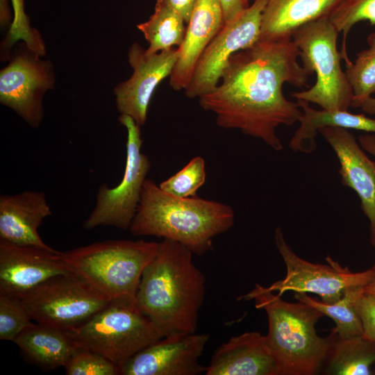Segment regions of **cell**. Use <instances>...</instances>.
I'll return each mask as SVG.
<instances>
[{"label":"cell","mask_w":375,"mask_h":375,"mask_svg":"<svg viewBox=\"0 0 375 375\" xmlns=\"http://www.w3.org/2000/svg\"><path fill=\"white\" fill-rule=\"evenodd\" d=\"M21 299L33 322L64 331L80 326L110 301L73 272L47 279Z\"/></svg>","instance_id":"cell-9"},{"label":"cell","mask_w":375,"mask_h":375,"mask_svg":"<svg viewBox=\"0 0 375 375\" xmlns=\"http://www.w3.org/2000/svg\"><path fill=\"white\" fill-rule=\"evenodd\" d=\"M178 55L175 48L150 54L140 44H131L128 61L133 73L113 90L120 115L131 117L140 126L144 125L153 93L160 82L172 74Z\"/></svg>","instance_id":"cell-13"},{"label":"cell","mask_w":375,"mask_h":375,"mask_svg":"<svg viewBox=\"0 0 375 375\" xmlns=\"http://www.w3.org/2000/svg\"><path fill=\"white\" fill-rule=\"evenodd\" d=\"M206 375H281L265 335L246 332L231 338L215 351Z\"/></svg>","instance_id":"cell-18"},{"label":"cell","mask_w":375,"mask_h":375,"mask_svg":"<svg viewBox=\"0 0 375 375\" xmlns=\"http://www.w3.org/2000/svg\"><path fill=\"white\" fill-rule=\"evenodd\" d=\"M67 375H117L120 368L103 356L77 347L65 367Z\"/></svg>","instance_id":"cell-31"},{"label":"cell","mask_w":375,"mask_h":375,"mask_svg":"<svg viewBox=\"0 0 375 375\" xmlns=\"http://www.w3.org/2000/svg\"><path fill=\"white\" fill-rule=\"evenodd\" d=\"M188 22L199 0H162Z\"/></svg>","instance_id":"cell-34"},{"label":"cell","mask_w":375,"mask_h":375,"mask_svg":"<svg viewBox=\"0 0 375 375\" xmlns=\"http://www.w3.org/2000/svg\"><path fill=\"white\" fill-rule=\"evenodd\" d=\"M361 110L371 115H375V98L369 97L364 100L359 106Z\"/></svg>","instance_id":"cell-37"},{"label":"cell","mask_w":375,"mask_h":375,"mask_svg":"<svg viewBox=\"0 0 375 375\" xmlns=\"http://www.w3.org/2000/svg\"><path fill=\"white\" fill-rule=\"evenodd\" d=\"M51 215L42 192L26 190L0 196V240L10 243L53 249L38 234L43 220Z\"/></svg>","instance_id":"cell-19"},{"label":"cell","mask_w":375,"mask_h":375,"mask_svg":"<svg viewBox=\"0 0 375 375\" xmlns=\"http://www.w3.org/2000/svg\"><path fill=\"white\" fill-rule=\"evenodd\" d=\"M363 292L375 297V278L363 287Z\"/></svg>","instance_id":"cell-38"},{"label":"cell","mask_w":375,"mask_h":375,"mask_svg":"<svg viewBox=\"0 0 375 375\" xmlns=\"http://www.w3.org/2000/svg\"><path fill=\"white\" fill-rule=\"evenodd\" d=\"M11 6V0H0V26L3 30L8 31L12 24Z\"/></svg>","instance_id":"cell-35"},{"label":"cell","mask_w":375,"mask_h":375,"mask_svg":"<svg viewBox=\"0 0 375 375\" xmlns=\"http://www.w3.org/2000/svg\"><path fill=\"white\" fill-rule=\"evenodd\" d=\"M118 121L127 131L124 175L117 186L110 188L103 184L99 188L95 206L83 222V226L86 230L99 226H109L124 231L129 229L151 167L149 157L141 151L143 143L141 126L126 115H120Z\"/></svg>","instance_id":"cell-8"},{"label":"cell","mask_w":375,"mask_h":375,"mask_svg":"<svg viewBox=\"0 0 375 375\" xmlns=\"http://www.w3.org/2000/svg\"><path fill=\"white\" fill-rule=\"evenodd\" d=\"M33 322L22 299L0 294V340L13 342Z\"/></svg>","instance_id":"cell-30"},{"label":"cell","mask_w":375,"mask_h":375,"mask_svg":"<svg viewBox=\"0 0 375 375\" xmlns=\"http://www.w3.org/2000/svg\"><path fill=\"white\" fill-rule=\"evenodd\" d=\"M362 291L363 287L349 288L338 301L333 303L317 301L303 292H296L294 298L331 318L335 323V327L332 331L339 337L363 336V326L356 306L357 299Z\"/></svg>","instance_id":"cell-25"},{"label":"cell","mask_w":375,"mask_h":375,"mask_svg":"<svg viewBox=\"0 0 375 375\" xmlns=\"http://www.w3.org/2000/svg\"><path fill=\"white\" fill-rule=\"evenodd\" d=\"M268 0L254 2L224 26L199 60L192 79L184 90L188 98H199L219 83L231 57L260 39L264 8Z\"/></svg>","instance_id":"cell-12"},{"label":"cell","mask_w":375,"mask_h":375,"mask_svg":"<svg viewBox=\"0 0 375 375\" xmlns=\"http://www.w3.org/2000/svg\"><path fill=\"white\" fill-rule=\"evenodd\" d=\"M342 0H268L262 16L260 40L292 38L301 26L328 18Z\"/></svg>","instance_id":"cell-20"},{"label":"cell","mask_w":375,"mask_h":375,"mask_svg":"<svg viewBox=\"0 0 375 375\" xmlns=\"http://www.w3.org/2000/svg\"><path fill=\"white\" fill-rule=\"evenodd\" d=\"M240 299H253L257 308L266 311L269 330L265 338L281 375L322 372L331 342V335L321 338L315 330V324L324 316L322 312L299 301L287 302L260 284Z\"/></svg>","instance_id":"cell-4"},{"label":"cell","mask_w":375,"mask_h":375,"mask_svg":"<svg viewBox=\"0 0 375 375\" xmlns=\"http://www.w3.org/2000/svg\"><path fill=\"white\" fill-rule=\"evenodd\" d=\"M55 83L52 62L42 59L22 42L0 70V103L30 126L38 128L44 117V96L53 89Z\"/></svg>","instance_id":"cell-11"},{"label":"cell","mask_w":375,"mask_h":375,"mask_svg":"<svg viewBox=\"0 0 375 375\" xmlns=\"http://www.w3.org/2000/svg\"><path fill=\"white\" fill-rule=\"evenodd\" d=\"M208 333L165 336L145 347L122 367V375H197L206 372L199 362Z\"/></svg>","instance_id":"cell-14"},{"label":"cell","mask_w":375,"mask_h":375,"mask_svg":"<svg viewBox=\"0 0 375 375\" xmlns=\"http://www.w3.org/2000/svg\"><path fill=\"white\" fill-rule=\"evenodd\" d=\"M224 15V23L231 20L247 8L249 0H219Z\"/></svg>","instance_id":"cell-33"},{"label":"cell","mask_w":375,"mask_h":375,"mask_svg":"<svg viewBox=\"0 0 375 375\" xmlns=\"http://www.w3.org/2000/svg\"><path fill=\"white\" fill-rule=\"evenodd\" d=\"M159 242L109 240L62 252L72 272L108 299L135 302L142 272Z\"/></svg>","instance_id":"cell-5"},{"label":"cell","mask_w":375,"mask_h":375,"mask_svg":"<svg viewBox=\"0 0 375 375\" xmlns=\"http://www.w3.org/2000/svg\"><path fill=\"white\" fill-rule=\"evenodd\" d=\"M302 115L299 126L291 138L289 147L297 152L310 153L317 148L315 138L324 127H340L362 131L375 134V119L362 114H353L348 110H317L309 102L297 99Z\"/></svg>","instance_id":"cell-22"},{"label":"cell","mask_w":375,"mask_h":375,"mask_svg":"<svg viewBox=\"0 0 375 375\" xmlns=\"http://www.w3.org/2000/svg\"><path fill=\"white\" fill-rule=\"evenodd\" d=\"M372 372H373V374H375V367L373 368Z\"/></svg>","instance_id":"cell-40"},{"label":"cell","mask_w":375,"mask_h":375,"mask_svg":"<svg viewBox=\"0 0 375 375\" xmlns=\"http://www.w3.org/2000/svg\"><path fill=\"white\" fill-rule=\"evenodd\" d=\"M206 164L201 156L192 158L185 167L158 185L166 193L181 198L196 197L205 183Z\"/></svg>","instance_id":"cell-29"},{"label":"cell","mask_w":375,"mask_h":375,"mask_svg":"<svg viewBox=\"0 0 375 375\" xmlns=\"http://www.w3.org/2000/svg\"><path fill=\"white\" fill-rule=\"evenodd\" d=\"M25 1L11 0L13 22L1 43V60L3 61L9 60L11 49L18 42H23L28 49L41 57L47 53L41 33L31 25L25 11Z\"/></svg>","instance_id":"cell-27"},{"label":"cell","mask_w":375,"mask_h":375,"mask_svg":"<svg viewBox=\"0 0 375 375\" xmlns=\"http://www.w3.org/2000/svg\"><path fill=\"white\" fill-rule=\"evenodd\" d=\"M331 346L326 358L324 374L333 375H370L375 365V342L363 336L339 337L330 334Z\"/></svg>","instance_id":"cell-23"},{"label":"cell","mask_w":375,"mask_h":375,"mask_svg":"<svg viewBox=\"0 0 375 375\" xmlns=\"http://www.w3.org/2000/svg\"><path fill=\"white\" fill-rule=\"evenodd\" d=\"M193 255L183 244L163 239L142 272L136 306L165 336L196 331L206 278Z\"/></svg>","instance_id":"cell-2"},{"label":"cell","mask_w":375,"mask_h":375,"mask_svg":"<svg viewBox=\"0 0 375 375\" xmlns=\"http://www.w3.org/2000/svg\"><path fill=\"white\" fill-rule=\"evenodd\" d=\"M335 152L344 185L356 192L370 224V240L375 241V161L372 160L349 129L324 127L319 130Z\"/></svg>","instance_id":"cell-16"},{"label":"cell","mask_w":375,"mask_h":375,"mask_svg":"<svg viewBox=\"0 0 375 375\" xmlns=\"http://www.w3.org/2000/svg\"><path fill=\"white\" fill-rule=\"evenodd\" d=\"M234 222L231 206L198 196L174 197L147 178L128 230L134 235L177 242L201 256L211 249L213 238L229 231Z\"/></svg>","instance_id":"cell-3"},{"label":"cell","mask_w":375,"mask_h":375,"mask_svg":"<svg viewBox=\"0 0 375 375\" xmlns=\"http://www.w3.org/2000/svg\"><path fill=\"white\" fill-rule=\"evenodd\" d=\"M13 342L28 361L47 370L65 367L77 349L64 331L38 323L22 332Z\"/></svg>","instance_id":"cell-21"},{"label":"cell","mask_w":375,"mask_h":375,"mask_svg":"<svg viewBox=\"0 0 375 375\" xmlns=\"http://www.w3.org/2000/svg\"><path fill=\"white\" fill-rule=\"evenodd\" d=\"M184 19L162 0H157L153 13L148 20L137 24L138 29L149 43L146 49L153 54L179 47L186 28Z\"/></svg>","instance_id":"cell-24"},{"label":"cell","mask_w":375,"mask_h":375,"mask_svg":"<svg viewBox=\"0 0 375 375\" xmlns=\"http://www.w3.org/2000/svg\"><path fill=\"white\" fill-rule=\"evenodd\" d=\"M358 140L361 147L375 158V134L361 135Z\"/></svg>","instance_id":"cell-36"},{"label":"cell","mask_w":375,"mask_h":375,"mask_svg":"<svg viewBox=\"0 0 375 375\" xmlns=\"http://www.w3.org/2000/svg\"><path fill=\"white\" fill-rule=\"evenodd\" d=\"M338 34L328 18L308 23L292 34L302 66L310 75L316 74V81L308 90L294 92L292 97L329 110H348L351 106L353 93L341 67Z\"/></svg>","instance_id":"cell-7"},{"label":"cell","mask_w":375,"mask_h":375,"mask_svg":"<svg viewBox=\"0 0 375 375\" xmlns=\"http://www.w3.org/2000/svg\"><path fill=\"white\" fill-rule=\"evenodd\" d=\"M224 24L219 0H199L188 22L178 58L169 76L174 90H185L202 53Z\"/></svg>","instance_id":"cell-17"},{"label":"cell","mask_w":375,"mask_h":375,"mask_svg":"<svg viewBox=\"0 0 375 375\" xmlns=\"http://www.w3.org/2000/svg\"><path fill=\"white\" fill-rule=\"evenodd\" d=\"M339 33L342 32L343 40L340 55L345 64L351 62L347 51V38L353 25L361 21H368L375 25V0H342L328 17Z\"/></svg>","instance_id":"cell-28"},{"label":"cell","mask_w":375,"mask_h":375,"mask_svg":"<svg viewBox=\"0 0 375 375\" xmlns=\"http://www.w3.org/2000/svg\"><path fill=\"white\" fill-rule=\"evenodd\" d=\"M369 47L356 53L354 62L346 65L347 78L353 90L351 106L358 108L375 93V33L367 38Z\"/></svg>","instance_id":"cell-26"},{"label":"cell","mask_w":375,"mask_h":375,"mask_svg":"<svg viewBox=\"0 0 375 375\" xmlns=\"http://www.w3.org/2000/svg\"><path fill=\"white\" fill-rule=\"evenodd\" d=\"M276 247L286 266L285 277L272 284L267 289L282 294L286 291L317 294L322 301L333 303L351 288L364 287L375 278V272L369 269L353 272L342 267L329 256L328 265L315 264L297 256L287 244L282 229L276 227L274 233Z\"/></svg>","instance_id":"cell-10"},{"label":"cell","mask_w":375,"mask_h":375,"mask_svg":"<svg viewBox=\"0 0 375 375\" xmlns=\"http://www.w3.org/2000/svg\"><path fill=\"white\" fill-rule=\"evenodd\" d=\"M79 348L98 353L120 369L139 351L165 337L135 301L114 299L80 326L65 331Z\"/></svg>","instance_id":"cell-6"},{"label":"cell","mask_w":375,"mask_h":375,"mask_svg":"<svg viewBox=\"0 0 375 375\" xmlns=\"http://www.w3.org/2000/svg\"><path fill=\"white\" fill-rule=\"evenodd\" d=\"M292 38L258 40L235 53L218 85L199 99L200 107L216 115L217 126L239 129L274 151L283 149L276 135L282 125L298 122L302 111L284 96V83L307 86L309 73L297 58Z\"/></svg>","instance_id":"cell-1"},{"label":"cell","mask_w":375,"mask_h":375,"mask_svg":"<svg viewBox=\"0 0 375 375\" xmlns=\"http://www.w3.org/2000/svg\"><path fill=\"white\" fill-rule=\"evenodd\" d=\"M61 253L0 240V294L21 299L47 279L72 272Z\"/></svg>","instance_id":"cell-15"},{"label":"cell","mask_w":375,"mask_h":375,"mask_svg":"<svg viewBox=\"0 0 375 375\" xmlns=\"http://www.w3.org/2000/svg\"><path fill=\"white\" fill-rule=\"evenodd\" d=\"M373 246L375 247V241H374V242L373 244ZM371 268L375 272V262H374V265Z\"/></svg>","instance_id":"cell-39"},{"label":"cell","mask_w":375,"mask_h":375,"mask_svg":"<svg viewBox=\"0 0 375 375\" xmlns=\"http://www.w3.org/2000/svg\"><path fill=\"white\" fill-rule=\"evenodd\" d=\"M356 306L363 326V337L375 342V297L362 291Z\"/></svg>","instance_id":"cell-32"}]
</instances>
